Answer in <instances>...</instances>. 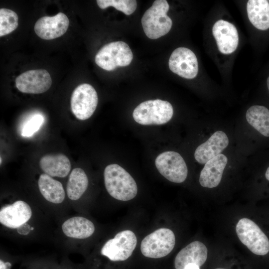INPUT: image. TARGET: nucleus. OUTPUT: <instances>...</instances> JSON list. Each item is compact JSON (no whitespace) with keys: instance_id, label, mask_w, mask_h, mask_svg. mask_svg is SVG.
<instances>
[{"instance_id":"nucleus-14","label":"nucleus","mask_w":269,"mask_h":269,"mask_svg":"<svg viewBox=\"0 0 269 269\" xmlns=\"http://www.w3.org/2000/svg\"><path fill=\"white\" fill-rule=\"evenodd\" d=\"M32 211L26 202L18 200L2 207L0 210V222L9 228H18L31 218Z\"/></svg>"},{"instance_id":"nucleus-4","label":"nucleus","mask_w":269,"mask_h":269,"mask_svg":"<svg viewBox=\"0 0 269 269\" xmlns=\"http://www.w3.org/2000/svg\"><path fill=\"white\" fill-rule=\"evenodd\" d=\"M133 54L129 46L124 41H115L103 46L95 57L96 64L107 71L117 67H125L131 63Z\"/></svg>"},{"instance_id":"nucleus-23","label":"nucleus","mask_w":269,"mask_h":269,"mask_svg":"<svg viewBox=\"0 0 269 269\" xmlns=\"http://www.w3.org/2000/svg\"><path fill=\"white\" fill-rule=\"evenodd\" d=\"M88 179L85 171L76 168L71 172L67 184L66 191L68 198L72 200L79 199L86 190Z\"/></svg>"},{"instance_id":"nucleus-13","label":"nucleus","mask_w":269,"mask_h":269,"mask_svg":"<svg viewBox=\"0 0 269 269\" xmlns=\"http://www.w3.org/2000/svg\"><path fill=\"white\" fill-rule=\"evenodd\" d=\"M212 33L221 53L229 54L235 51L239 43V36L233 24L222 19L219 20L213 26Z\"/></svg>"},{"instance_id":"nucleus-15","label":"nucleus","mask_w":269,"mask_h":269,"mask_svg":"<svg viewBox=\"0 0 269 269\" xmlns=\"http://www.w3.org/2000/svg\"><path fill=\"white\" fill-rule=\"evenodd\" d=\"M229 142V138L224 132L216 131L207 140L197 147L194 152L195 159L200 164H205L221 154L227 147Z\"/></svg>"},{"instance_id":"nucleus-10","label":"nucleus","mask_w":269,"mask_h":269,"mask_svg":"<svg viewBox=\"0 0 269 269\" xmlns=\"http://www.w3.org/2000/svg\"><path fill=\"white\" fill-rule=\"evenodd\" d=\"M170 70L179 76L188 79L194 78L198 72L197 57L190 49L180 47L171 53L168 61Z\"/></svg>"},{"instance_id":"nucleus-30","label":"nucleus","mask_w":269,"mask_h":269,"mask_svg":"<svg viewBox=\"0 0 269 269\" xmlns=\"http://www.w3.org/2000/svg\"><path fill=\"white\" fill-rule=\"evenodd\" d=\"M265 176L266 179L269 181V166L267 168L266 173H265Z\"/></svg>"},{"instance_id":"nucleus-21","label":"nucleus","mask_w":269,"mask_h":269,"mask_svg":"<svg viewBox=\"0 0 269 269\" xmlns=\"http://www.w3.org/2000/svg\"><path fill=\"white\" fill-rule=\"evenodd\" d=\"M39 191L44 198L51 203H62L65 198V191L62 184L45 173L38 180Z\"/></svg>"},{"instance_id":"nucleus-1","label":"nucleus","mask_w":269,"mask_h":269,"mask_svg":"<svg viewBox=\"0 0 269 269\" xmlns=\"http://www.w3.org/2000/svg\"><path fill=\"white\" fill-rule=\"evenodd\" d=\"M104 182L109 194L115 199L129 201L135 197L137 187L133 177L117 164L107 166L105 169Z\"/></svg>"},{"instance_id":"nucleus-34","label":"nucleus","mask_w":269,"mask_h":269,"mask_svg":"<svg viewBox=\"0 0 269 269\" xmlns=\"http://www.w3.org/2000/svg\"><path fill=\"white\" fill-rule=\"evenodd\" d=\"M34 229V228L33 227H31L30 228V230L32 231Z\"/></svg>"},{"instance_id":"nucleus-31","label":"nucleus","mask_w":269,"mask_h":269,"mask_svg":"<svg viewBox=\"0 0 269 269\" xmlns=\"http://www.w3.org/2000/svg\"><path fill=\"white\" fill-rule=\"evenodd\" d=\"M266 83H267V88H268V90L269 93V75L268 77H267Z\"/></svg>"},{"instance_id":"nucleus-7","label":"nucleus","mask_w":269,"mask_h":269,"mask_svg":"<svg viewBox=\"0 0 269 269\" xmlns=\"http://www.w3.org/2000/svg\"><path fill=\"white\" fill-rule=\"evenodd\" d=\"M136 244L137 238L134 233L131 230H124L108 240L102 247L101 253L112 261H124L132 255Z\"/></svg>"},{"instance_id":"nucleus-19","label":"nucleus","mask_w":269,"mask_h":269,"mask_svg":"<svg viewBox=\"0 0 269 269\" xmlns=\"http://www.w3.org/2000/svg\"><path fill=\"white\" fill-rule=\"evenodd\" d=\"M247 10L250 21L256 29L262 31L269 30V0H249Z\"/></svg>"},{"instance_id":"nucleus-16","label":"nucleus","mask_w":269,"mask_h":269,"mask_svg":"<svg viewBox=\"0 0 269 269\" xmlns=\"http://www.w3.org/2000/svg\"><path fill=\"white\" fill-rule=\"evenodd\" d=\"M207 249L200 241H194L189 244L179 252L174 260L175 269H185L190 264L199 267L202 266L207 258Z\"/></svg>"},{"instance_id":"nucleus-6","label":"nucleus","mask_w":269,"mask_h":269,"mask_svg":"<svg viewBox=\"0 0 269 269\" xmlns=\"http://www.w3.org/2000/svg\"><path fill=\"white\" fill-rule=\"evenodd\" d=\"M175 237L173 231L159 228L146 236L141 241L142 254L149 258L159 259L168 255L173 249Z\"/></svg>"},{"instance_id":"nucleus-32","label":"nucleus","mask_w":269,"mask_h":269,"mask_svg":"<svg viewBox=\"0 0 269 269\" xmlns=\"http://www.w3.org/2000/svg\"><path fill=\"white\" fill-rule=\"evenodd\" d=\"M5 263L7 269H10L11 267V264L9 262H5Z\"/></svg>"},{"instance_id":"nucleus-12","label":"nucleus","mask_w":269,"mask_h":269,"mask_svg":"<svg viewBox=\"0 0 269 269\" xmlns=\"http://www.w3.org/2000/svg\"><path fill=\"white\" fill-rule=\"evenodd\" d=\"M69 25L67 16L59 12L53 16H43L35 23L34 29L38 36L43 39L51 40L63 35Z\"/></svg>"},{"instance_id":"nucleus-27","label":"nucleus","mask_w":269,"mask_h":269,"mask_svg":"<svg viewBox=\"0 0 269 269\" xmlns=\"http://www.w3.org/2000/svg\"><path fill=\"white\" fill-rule=\"evenodd\" d=\"M17 229V232L23 235L28 234L30 231V227L27 223L22 225Z\"/></svg>"},{"instance_id":"nucleus-22","label":"nucleus","mask_w":269,"mask_h":269,"mask_svg":"<svg viewBox=\"0 0 269 269\" xmlns=\"http://www.w3.org/2000/svg\"><path fill=\"white\" fill-rule=\"evenodd\" d=\"M246 119L248 123L261 134L269 137V110L261 105H254L247 111Z\"/></svg>"},{"instance_id":"nucleus-2","label":"nucleus","mask_w":269,"mask_h":269,"mask_svg":"<svg viewBox=\"0 0 269 269\" xmlns=\"http://www.w3.org/2000/svg\"><path fill=\"white\" fill-rule=\"evenodd\" d=\"M169 5L165 0H156L141 18L143 30L147 37L156 39L166 34L172 22L167 15Z\"/></svg>"},{"instance_id":"nucleus-25","label":"nucleus","mask_w":269,"mask_h":269,"mask_svg":"<svg viewBox=\"0 0 269 269\" xmlns=\"http://www.w3.org/2000/svg\"><path fill=\"white\" fill-rule=\"evenodd\" d=\"M96 1L101 9L113 6L128 15L134 12L137 7L135 0H97Z\"/></svg>"},{"instance_id":"nucleus-26","label":"nucleus","mask_w":269,"mask_h":269,"mask_svg":"<svg viewBox=\"0 0 269 269\" xmlns=\"http://www.w3.org/2000/svg\"><path fill=\"white\" fill-rule=\"evenodd\" d=\"M44 122V117L39 114L33 115L27 120L21 129V134L24 137H30L36 133Z\"/></svg>"},{"instance_id":"nucleus-20","label":"nucleus","mask_w":269,"mask_h":269,"mask_svg":"<svg viewBox=\"0 0 269 269\" xmlns=\"http://www.w3.org/2000/svg\"><path fill=\"white\" fill-rule=\"evenodd\" d=\"M62 229L64 234L70 238L85 239L95 231V226L89 220L82 217H73L65 221Z\"/></svg>"},{"instance_id":"nucleus-11","label":"nucleus","mask_w":269,"mask_h":269,"mask_svg":"<svg viewBox=\"0 0 269 269\" xmlns=\"http://www.w3.org/2000/svg\"><path fill=\"white\" fill-rule=\"evenodd\" d=\"M52 85L49 72L45 69L27 71L15 79L17 89L24 93L40 94L47 91Z\"/></svg>"},{"instance_id":"nucleus-18","label":"nucleus","mask_w":269,"mask_h":269,"mask_svg":"<svg viewBox=\"0 0 269 269\" xmlns=\"http://www.w3.org/2000/svg\"><path fill=\"white\" fill-rule=\"evenodd\" d=\"M41 169L47 174L52 177H65L71 169V163L64 154H47L39 161Z\"/></svg>"},{"instance_id":"nucleus-28","label":"nucleus","mask_w":269,"mask_h":269,"mask_svg":"<svg viewBox=\"0 0 269 269\" xmlns=\"http://www.w3.org/2000/svg\"><path fill=\"white\" fill-rule=\"evenodd\" d=\"M185 269H200L199 267L195 264H190L188 265Z\"/></svg>"},{"instance_id":"nucleus-33","label":"nucleus","mask_w":269,"mask_h":269,"mask_svg":"<svg viewBox=\"0 0 269 269\" xmlns=\"http://www.w3.org/2000/svg\"><path fill=\"white\" fill-rule=\"evenodd\" d=\"M215 269H224V268H216Z\"/></svg>"},{"instance_id":"nucleus-8","label":"nucleus","mask_w":269,"mask_h":269,"mask_svg":"<svg viewBox=\"0 0 269 269\" xmlns=\"http://www.w3.org/2000/svg\"><path fill=\"white\" fill-rule=\"evenodd\" d=\"M98 102V97L94 87L87 83L78 86L71 97V111L80 120L90 118L94 113Z\"/></svg>"},{"instance_id":"nucleus-29","label":"nucleus","mask_w":269,"mask_h":269,"mask_svg":"<svg viewBox=\"0 0 269 269\" xmlns=\"http://www.w3.org/2000/svg\"><path fill=\"white\" fill-rule=\"evenodd\" d=\"M0 269H7L5 262L1 260H0Z\"/></svg>"},{"instance_id":"nucleus-9","label":"nucleus","mask_w":269,"mask_h":269,"mask_svg":"<svg viewBox=\"0 0 269 269\" xmlns=\"http://www.w3.org/2000/svg\"><path fill=\"white\" fill-rule=\"evenodd\" d=\"M155 164L159 172L171 182L182 183L187 178V165L178 152L167 151L161 153L156 158Z\"/></svg>"},{"instance_id":"nucleus-35","label":"nucleus","mask_w":269,"mask_h":269,"mask_svg":"<svg viewBox=\"0 0 269 269\" xmlns=\"http://www.w3.org/2000/svg\"><path fill=\"white\" fill-rule=\"evenodd\" d=\"M1 163V158L0 157V164Z\"/></svg>"},{"instance_id":"nucleus-5","label":"nucleus","mask_w":269,"mask_h":269,"mask_svg":"<svg viewBox=\"0 0 269 269\" xmlns=\"http://www.w3.org/2000/svg\"><path fill=\"white\" fill-rule=\"evenodd\" d=\"M236 231L240 241L254 254L264 256L269 253L268 238L252 220L241 219L237 224Z\"/></svg>"},{"instance_id":"nucleus-3","label":"nucleus","mask_w":269,"mask_h":269,"mask_svg":"<svg viewBox=\"0 0 269 269\" xmlns=\"http://www.w3.org/2000/svg\"><path fill=\"white\" fill-rule=\"evenodd\" d=\"M171 104L160 99L148 100L139 104L134 110V121L142 125H162L172 117Z\"/></svg>"},{"instance_id":"nucleus-17","label":"nucleus","mask_w":269,"mask_h":269,"mask_svg":"<svg viewBox=\"0 0 269 269\" xmlns=\"http://www.w3.org/2000/svg\"><path fill=\"white\" fill-rule=\"evenodd\" d=\"M227 162V157L223 154L208 160L200 172L199 179L200 185L209 188L217 187L221 182Z\"/></svg>"},{"instance_id":"nucleus-24","label":"nucleus","mask_w":269,"mask_h":269,"mask_svg":"<svg viewBox=\"0 0 269 269\" xmlns=\"http://www.w3.org/2000/svg\"><path fill=\"white\" fill-rule=\"evenodd\" d=\"M18 18L14 11L7 8L0 9V36L9 34L18 26Z\"/></svg>"}]
</instances>
